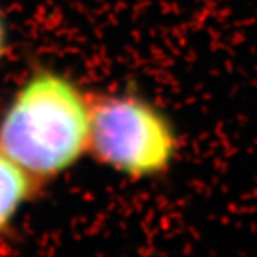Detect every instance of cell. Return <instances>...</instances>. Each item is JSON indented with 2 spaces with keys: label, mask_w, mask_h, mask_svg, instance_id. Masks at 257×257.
<instances>
[{
  "label": "cell",
  "mask_w": 257,
  "mask_h": 257,
  "mask_svg": "<svg viewBox=\"0 0 257 257\" xmlns=\"http://www.w3.org/2000/svg\"><path fill=\"white\" fill-rule=\"evenodd\" d=\"M90 104L70 81L38 73L0 121V152L30 177H51L88 148Z\"/></svg>",
  "instance_id": "cell-1"
},
{
  "label": "cell",
  "mask_w": 257,
  "mask_h": 257,
  "mask_svg": "<svg viewBox=\"0 0 257 257\" xmlns=\"http://www.w3.org/2000/svg\"><path fill=\"white\" fill-rule=\"evenodd\" d=\"M31 192V177L0 152V229L19 211Z\"/></svg>",
  "instance_id": "cell-3"
},
{
  "label": "cell",
  "mask_w": 257,
  "mask_h": 257,
  "mask_svg": "<svg viewBox=\"0 0 257 257\" xmlns=\"http://www.w3.org/2000/svg\"><path fill=\"white\" fill-rule=\"evenodd\" d=\"M4 50H5V28L2 21H0V56H2Z\"/></svg>",
  "instance_id": "cell-4"
},
{
  "label": "cell",
  "mask_w": 257,
  "mask_h": 257,
  "mask_svg": "<svg viewBox=\"0 0 257 257\" xmlns=\"http://www.w3.org/2000/svg\"><path fill=\"white\" fill-rule=\"evenodd\" d=\"M88 148L110 168L146 177L168 168L175 140L166 119L151 105L108 96L90 105Z\"/></svg>",
  "instance_id": "cell-2"
}]
</instances>
